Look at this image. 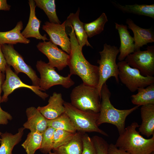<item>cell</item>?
Instances as JSON below:
<instances>
[{
	"label": "cell",
	"mask_w": 154,
	"mask_h": 154,
	"mask_svg": "<svg viewBox=\"0 0 154 154\" xmlns=\"http://www.w3.org/2000/svg\"><path fill=\"white\" fill-rule=\"evenodd\" d=\"M12 119L11 115L8 112L3 110L0 106V125L7 124L9 121L11 120Z\"/></svg>",
	"instance_id": "obj_34"
},
{
	"label": "cell",
	"mask_w": 154,
	"mask_h": 154,
	"mask_svg": "<svg viewBox=\"0 0 154 154\" xmlns=\"http://www.w3.org/2000/svg\"><path fill=\"white\" fill-rule=\"evenodd\" d=\"M49 154H57L55 152H54L52 153V152H51V151H50L49 153Z\"/></svg>",
	"instance_id": "obj_39"
},
{
	"label": "cell",
	"mask_w": 154,
	"mask_h": 154,
	"mask_svg": "<svg viewBox=\"0 0 154 154\" xmlns=\"http://www.w3.org/2000/svg\"><path fill=\"white\" fill-rule=\"evenodd\" d=\"M126 23L128 28L132 31L134 34L135 51L140 50L141 47L148 43L154 42V33L153 29L141 27L130 18L126 19Z\"/></svg>",
	"instance_id": "obj_16"
},
{
	"label": "cell",
	"mask_w": 154,
	"mask_h": 154,
	"mask_svg": "<svg viewBox=\"0 0 154 154\" xmlns=\"http://www.w3.org/2000/svg\"><path fill=\"white\" fill-rule=\"evenodd\" d=\"M2 52L7 64L13 67L15 73L18 74L20 72L26 74L31 80L33 86H39L40 78L31 66L25 62L22 56L11 44L1 45Z\"/></svg>",
	"instance_id": "obj_9"
},
{
	"label": "cell",
	"mask_w": 154,
	"mask_h": 154,
	"mask_svg": "<svg viewBox=\"0 0 154 154\" xmlns=\"http://www.w3.org/2000/svg\"><path fill=\"white\" fill-rule=\"evenodd\" d=\"M112 3L115 7L124 13L145 16L154 19V4L122 5L115 1Z\"/></svg>",
	"instance_id": "obj_22"
},
{
	"label": "cell",
	"mask_w": 154,
	"mask_h": 154,
	"mask_svg": "<svg viewBox=\"0 0 154 154\" xmlns=\"http://www.w3.org/2000/svg\"><path fill=\"white\" fill-rule=\"evenodd\" d=\"M111 92L105 83L102 86L101 91V101L97 124L99 126L105 123L112 124L116 127L119 135L124 130L127 117L137 109L139 106H136L128 109H117L111 102Z\"/></svg>",
	"instance_id": "obj_2"
},
{
	"label": "cell",
	"mask_w": 154,
	"mask_h": 154,
	"mask_svg": "<svg viewBox=\"0 0 154 154\" xmlns=\"http://www.w3.org/2000/svg\"><path fill=\"white\" fill-rule=\"evenodd\" d=\"M30 13L28 23L24 29L21 33L26 38H34L37 39L42 40L43 41L48 40L46 35H42L39 32L41 21L36 15L35 8L36 7L33 0H29Z\"/></svg>",
	"instance_id": "obj_15"
},
{
	"label": "cell",
	"mask_w": 154,
	"mask_h": 154,
	"mask_svg": "<svg viewBox=\"0 0 154 154\" xmlns=\"http://www.w3.org/2000/svg\"><path fill=\"white\" fill-rule=\"evenodd\" d=\"M70 99L71 104L78 110L99 112L101 98L96 87L81 84L72 89Z\"/></svg>",
	"instance_id": "obj_5"
},
{
	"label": "cell",
	"mask_w": 154,
	"mask_h": 154,
	"mask_svg": "<svg viewBox=\"0 0 154 154\" xmlns=\"http://www.w3.org/2000/svg\"><path fill=\"white\" fill-rule=\"evenodd\" d=\"M139 126L134 122L125 127L119 135L115 145L131 154H151L154 152V134L151 138H145L136 130Z\"/></svg>",
	"instance_id": "obj_3"
},
{
	"label": "cell",
	"mask_w": 154,
	"mask_h": 154,
	"mask_svg": "<svg viewBox=\"0 0 154 154\" xmlns=\"http://www.w3.org/2000/svg\"><path fill=\"white\" fill-rule=\"evenodd\" d=\"M55 129L48 127L42 133L41 145L39 149L42 153L46 154L53 149V133Z\"/></svg>",
	"instance_id": "obj_31"
},
{
	"label": "cell",
	"mask_w": 154,
	"mask_h": 154,
	"mask_svg": "<svg viewBox=\"0 0 154 154\" xmlns=\"http://www.w3.org/2000/svg\"><path fill=\"white\" fill-rule=\"evenodd\" d=\"M36 6L42 10L47 16L49 22L60 24L57 15L54 0H34Z\"/></svg>",
	"instance_id": "obj_29"
},
{
	"label": "cell",
	"mask_w": 154,
	"mask_h": 154,
	"mask_svg": "<svg viewBox=\"0 0 154 154\" xmlns=\"http://www.w3.org/2000/svg\"><path fill=\"white\" fill-rule=\"evenodd\" d=\"M64 106L65 112L70 118L76 131L83 133L96 132L108 136L97 124L99 113L78 110L68 102H64Z\"/></svg>",
	"instance_id": "obj_6"
},
{
	"label": "cell",
	"mask_w": 154,
	"mask_h": 154,
	"mask_svg": "<svg viewBox=\"0 0 154 154\" xmlns=\"http://www.w3.org/2000/svg\"><path fill=\"white\" fill-rule=\"evenodd\" d=\"M64 102L61 93L54 92L50 97L46 105L39 106L37 108L47 119L52 120L65 112Z\"/></svg>",
	"instance_id": "obj_14"
},
{
	"label": "cell",
	"mask_w": 154,
	"mask_h": 154,
	"mask_svg": "<svg viewBox=\"0 0 154 154\" xmlns=\"http://www.w3.org/2000/svg\"><path fill=\"white\" fill-rule=\"evenodd\" d=\"M119 52L117 46L106 43L104 44L103 50L99 52L100 57L97 63L99 64V78L97 88L100 95L102 86L110 78L114 77L116 82L119 83V70L116 60Z\"/></svg>",
	"instance_id": "obj_4"
},
{
	"label": "cell",
	"mask_w": 154,
	"mask_h": 154,
	"mask_svg": "<svg viewBox=\"0 0 154 154\" xmlns=\"http://www.w3.org/2000/svg\"><path fill=\"white\" fill-rule=\"evenodd\" d=\"M117 64L119 78L131 92H135L139 88L154 83L153 76L142 75L137 69L130 67L125 60L119 61Z\"/></svg>",
	"instance_id": "obj_7"
},
{
	"label": "cell",
	"mask_w": 154,
	"mask_h": 154,
	"mask_svg": "<svg viewBox=\"0 0 154 154\" xmlns=\"http://www.w3.org/2000/svg\"><path fill=\"white\" fill-rule=\"evenodd\" d=\"M5 73V79L2 86V91L3 93L1 97V103L6 102L9 95L16 89L21 88L30 89L43 100L48 96V94L42 91L39 86L29 85L23 82L8 65L6 67Z\"/></svg>",
	"instance_id": "obj_11"
},
{
	"label": "cell",
	"mask_w": 154,
	"mask_h": 154,
	"mask_svg": "<svg viewBox=\"0 0 154 154\" xmlns=\"http://www.w3.org/2000/svg\"><path fill=\"white\" fill-rule=\"evenodd\" d=\"M42 133L38 132L30 131L24 142L21 145L27 154H34L36 151L40 147Z\"/></svg>",
	"instance_id": "obj_27"
},
{
	"label": "cell",
	"mask_w": 154,
	"mask_h": 154,
	"mask_svg": "<svg viewBox=\"0 0 154 154\" xmlns=\"http://www.w3.org/2000/svg\"><path fill=\"white\" fill-rule=\"evenodd\" d=\"M146 50L136 51L128 55L125 61L131 67L137 69L144 76L154 75V45L148 46Z\"/></svg>",
	"instance_id": "obj_10"
},
{
	"label": "cell",
	"mask_w": 154,
	"mask_h": 154,
	"mask_svg": "<svg viewBox=\"0 0 154 154\" xmlns=\"http://www.w3.org/2000/svg\"><path fill=\"white\" fill-rule=\"evenodd\" d=\"M69 34L70 42L71 51L68 66L70 74L78 76L84 84L97 87L99 81L98 66L90 64L85 58L78 44L72 27Z\"/></svg>",
	"instance_id": "obj_1"
},
{
	"label": "cell",
	"mask_w": 154,
	"mask_h": 154,
	"mask_svg": "<svg viewBox=\"0 0 154 154\" xmlns=\"http://www.w3.org/2000/svg\"><path fill=\"white\" fill-rule=\"evenodd\" d=\"M27 121L23 125L25 129L30 131L42 133L48 127L47 119L37 108L33 106L27 108L26 111Z\"/></svg>",
	"instance_id": "obj_17"
},
{
	"label": "cell",
	"mask_w": 154,
	"mask_h": 154,
	"mask_svg": "<svg viewBox=\"0 0 154 154\" xmlns=\"http://www.w3.org/2000/svg\"><path fill=\"white\" fill-rule=\"evenodd\" d=\"M137 93L131 97L132 103L139 106L146 104H154V83L144 88H140Z\"/></svg>",
	"instance_id": "obj_25"
},
{
	"label": "cell",
	"mask_w": 154,
	"mask_h": 154,
	"mask_svg": "<svg viewBox=\"0 0 154 154\" xmlns=\"http://www.w3.org/2000/svg\"><path fill=\"white\" fill-rule=\"evenodd\" d=\"M108 152V154H131L119 149L112 143L109 145Z\"/></svg>",
	"instance_id": "obj_35"
},
{
	"label": "cell",
	"mask_w": 154,
	"mask_h": 154,
	"mask_svg": "<svg viewBox=\"0 0 154 154\" xmlns=\"http://www.w3.org/2000/svg\"><path fill=\"white\" fill-rule=\"evenodd\" d=\"M1 46L0 44V72L5 73L6 67L7 64L2 52Z\"/></svg>",
	"instance_id": "obj_36"
},
{
	"label": "cell",
	"mask_w": 154,
	"mask_h": 154,
	"mask_svg": "<svg viewBox=\"0 0 154 154\" xmlns=\"http://www.w3.org/2000/svg\"><path fill=\"white\" fill-rule=\"evenodd\" d=\"M108 19L106 14L102 13L100 16L94 21L88 23H84L85 31L88 37L91 38L102 32Z\"/></svg>",
	"instance_id": "obj_28"
},
{
	"label": "cell",
	"mask_w": 154,
	"mask_h": 154,
	"mask_svg": "<svg viewBox=\"0 0 154 154\" xmlns=\"http://www.w3.org/2000/svg\"><path fill=\"white\" fill-rule=\"evenodd\" d=\"M151 154H154V152H153Z\"/></svg>",
	"instance_id": "obj_41"
},
{
	"label": "cell",
	"mask_w": 154,
	"mask_h": 154,
	"mask_svg": "<svg viewBox=\"0 0 154 154\" xmlns=\"http://www.w3.org/2000/svg\"><path fill=\"white\" fill-rule=\"evenodd\" d=\"M23 27L22 21L17 22L15 27L12 30L6 32L0 31V44L13 45L17 43L28 44L30 40L22 34L21 30Z\"/></svg>",
	"instance_id": "obj_21"
},
{
	"label": "cell",
	"mask_w": 154,
	"mask_h": 154,
	"mask_svg": "<svg viewBox=\"0 0 154 154\" xmlns=\"http://www.w3.org/2000/svg\"><path fill=\"white\" fill-rule=\"evenodd\" d=\"M82 132H76L67 143L54 150L57 154H82L83 148Z\"/></svg>",
	"instance_id": "obj_24"
},
{
	"label": "cell",
	"mask_w": 154,
	"mask_h": 154,
	"mask_svg": "<svg viewBox=\"0 0 154 154\" xmlns=\"http://www.w3.org/2000/svg\"><path fill=\"white\" fill-rule=\"evenodd\" d=\"M4 73L0 72V104L1 103V94L2 91V86L5 79Z\"/></svg>",
	"instance_id": "obj_38"
},
{
	"label": "cell",
	"mask_w": 154,
	"mask_h": 154,
	"mask_svg": "<svg viewBox=\"0 0 154 154\" xmlns=\"http://www.w3.org/2000/svg\"><path fill=\"white\" fill-rule=\"evenodd\" d=\"M36 67L40 74L39 87L42 91L47 90L56 85L69 88L74 84L70 74L66 77L62 76L55 71V68L42 60L37 61Z\"/></svg>",
	"instance_id": "obj_8"
},
{
	"label": "cell",
	"mask_w": 154,
	"mask_h": 154,
	"mask_svg": "<svg viewBox=\"0 0 154 154\" xmlns=\"http://www.w3.org/2000/svg\"><path fill=\"white\" fill-rule=\"evenodd\" d=\"M37 47L47 57L48 63L51 66L61 70L68 66L69 55L50 41L40 42Z\"/></svg>",
	"instance_id": "obj_12"
},
{
	"label": "cell",
	"mask_w": 154,
	"mask_h": 154,
	"mask_svg": "<svg viewBox=\"0 0 154 154\" xmlns=\"http://www.w3.org/2000/svg\"><path fill=\"white\" fill-rule=\"evenodd\" d=\"M25 129L24 127L20 128L18 132L15 134L5 132L1 135L0 154H13L14 147L21 140Z\"/></svg>",
	"instance_id": "obj_23"
},
{
	"label": "cell",
	"mask_w": 154,
	"mask_h": 154,
	"mask_svg": "<svg viewBox=\"0 0 154 154\" xmlns=\"http://www.w3.org/2000/svg\"><path fill=\"white\" fill-rule=\"evenodd\" d=\"M11 6L8 4L6 0H0V11H9Z\"/></svg>",
	"instance_id": "obj_37"
},
{
	"label": "cell",
	"mask_w": 154,
	"mask_h": 154,
	"mask_svg": "<svg viewBox=\"0 0 154 154\" xmlns=\"http://www.w3.org/2000/svg\"><path fill=\"white\" fill-rule=\"evenodd\" d=\"M82 139L83 145L82 154H97L92 138L87 134L82 132Z\"/></svg>",
	"instance_id": "obj_32"
},
{
	"label": "cell",
	"mask_w": 154,
	"mask_h": 154,
	"mask_svg": "<svg viewBox=\"0 0 154 154\" xmlns=\"http://www.w3.org/2000/svg\"><path fill=\"white\" fill-rule=\"evenodd\" d=\"M2 134V133H1V132H0V137L1 136V135ZM1 137H0V142H1Z\"/></svg>",
	"instance_id": "obj_40"
},
{
	"label": "cell",
	"mask_w": 154,
	"mask_h": 154,
	"mask_svg": "<svg viewBox=\"0 0 154 154\" xmlns=\"http://www.w3.org/2000/svg\"><path fill=\"white\" fill-rule=\"evenodd\" d=\"M97 154H108L109 144L103 138L97 135L92 138Z\"/></svg>",
	"instance_id": "obj_33"
},
{
	"label": "cell",
	"mask_w": 154,
	"mask_h": 154,
	"mask_svg": "<svg viewBox=\"0 0 154 154\" xmlns=\"http://www.w3.org/2000/svg\"><path fill=\"white\" fill-rule=\"evenodd\" d=\"M80 9L79 8L75 13H71L65 21L66 27L71 26L73 28L79 45L82 48L86 45L92 48L88 40V37L85 31L84 23L79 18Z\"/></svg>",
	"instance_id": "obj_19"
},
{
	"label": "cell",
	"mask_w": 154,
	"mask_h": 154,
	"mask_svg": "<svg viewBox=\"0 0 154 154\" xmlns=\"http://www.w3.org/2000/svg\"><path fill=\"white\" fill-rule=\"evenodd\" d=\"M115 28L119 35L120 46L118 58L119 61L124 60L129 54L135 51L133 37L130 35L126 25L115 23Z\"/></svg>",
	"instance_id": "obj_18"
},
{
	"label": "cell",
	"mask_w": 154,
	"mask_h": 154,
	"mask_svg": "<svg viewBox=\"0 0 154 154\" xmlns=\"http://www.w3.org/2000/svg\"><path fill=\"white\" fill-rule=\"evenodd\" d=\"M140 110L142 121L138 127L139 132L149 137L154 134V104L142 106Z\"/></svg>",
	"instance_id": "obj_20"
},
{
	"label": "cell",
	"mask_w": 154,
	"mask_h": 154,
	"mask_svg": "<svg viewBox=\"0 0 154 154\" xmlns=\"http://www.w3.org/2000/svg\"><path fill=\"white\" fill-rule=\"evenodd\" d=\"M66 21L58 24L46 21L42 29L48 34L50 41L60 46L62 50L69 55L71 51L70 42L66 31Z\"/></svg>",
	"instance_id": "obj_13"
},
{
	"label": "cell",
	"mask_w": 154,
	"mask_h": 154,
	"mask_svg": "<svg viewBox=\"0 0 154 154\" xmlns=\"http://www.w3.org/2000/svg\"><path fill=\"white\" fill-rule=\"evenodd\" d=\"M75 134L62 129H55L53 133V150H55L67 143L72 139Z\"/></svg>",
	"instance_id": "obj_30"
},
{
	"label": "cell",
	"mask_w": 154,
	"mask_h": 154,
	"mask_svg": "<svg viewBox=\"0 0 154 154\" xmlns=\"http://www.w3.org/2000/svg\"><path fill=\"white\" fill-rule=\"evenodd\" d=\"M47 125L48 127L55 129H62L74 133L77 132L72 122L65 112L54 119H48Z\"/></svg>",
	"instance_id": "obj_26"
}]
</instances>
